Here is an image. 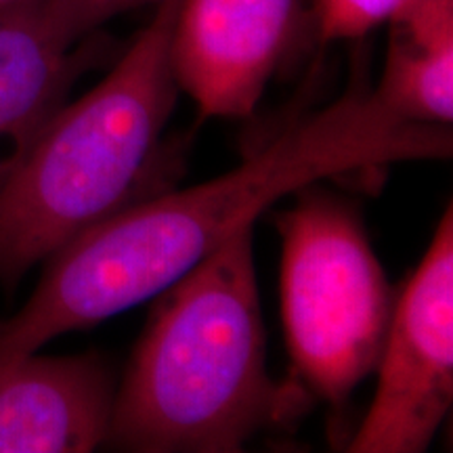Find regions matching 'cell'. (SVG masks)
<instances>
[{"label":"cell","instance_id":"12","mask_svg":"<svg viewBox=\"0 0 453 453\" xmlns=\"http://www.w3.org/2000/svg\"><path fill=\"white\" fill-rule=\"evenodd\" d=\"M11 3H15V0H0V9H4V7H7V4H11Z\"/></svg>","mask_w":453,"mask_h":453},{"label":"cell","instance_id":"7","mask_svg":"<svg viewBox=\"0 0 453 453\" xmlns=\"http://www.w3.org/2000/svg\"><path fill=\"white\" fill-rule=\"evenodd\" d=\"M105 19L93 0H15L0 9V139L30 143L64 105Z\"/></svg>","mask_w":453,"mask_h":453},{"label":"cell","instance_id":"6","mask_svg":"<svg viewBox=\"0 0 453 453\" xmlns=\"http://www.w3.org/2000/svg\"><path fill=\"white\" fill-rule=\"evenodd\" d=\"M298 26V0H180L170 36L179 90L203 116H252Z\"/></svg>","mask_w":453,"mask_h":453},{"label":"cell","instance_id":"10","mask_svg":"<svg viewBox=\"0 0 453 453\" xmlns=\"http://www.w3.org/2000/svg\"><path fill=\"white\" fill-rule=\"evenodd\" d=\"M411 0H315V26L324 42L359 41L388 24Z\"/></svg>","mask_w":453,"mask_h":453},{"label":"cell","instance_id":"8","mask_svg":"<svg viewBox=\"0 0 453 453\" xmlns=\"http://www.w3.org/2000/svg\"><path fill=\"white\" fill-rule=\"evenodd\" d=\"M116 387L97 355L30 353L0 365V453H87L107 443Z\"/></svg>","mask_w":453,"mask_h":453},{"label":"cell","instance_id":"3","mask_svg":"<svg viewBox=\"0 0 453 453\" xmlns=\"http://www.w3.org/2000/svg\"><path fill=\"white\" fill-rule=\"evenodd\" d=\"M180 0L154 17L111 72L61 105L0 180V283L13 288L90 226L143 200L179 84L170 36Z\"/></svg>","mask_w":453,"mask_h":453},{"label":"cell","instance_id":"2","mask_svg":"<svg viewBox=\"0 0 453 453\" xmlns=\"http://www.w3.org/2000/svg\"><path fill=\"white\" fill-rule=\"evenodd\" d=\"M120 387L107 443L143 453L242 451L303 410L307 390L267 370L252 229L162 292Z\"/></svg>","mask_w":453,"mask_h":453},{"label":"cell","instance_id":"4","mask_svg":"<svg viewBox=\"0 0 453 453\" xmlns=\"http://www.w3.org/2000/svg\"><path fill=\"white\" fill-rule=\"evenodd\" d=\"M300 194L275 219L283 330L307 395L342 405L376 370L395 300L355 206L313 185Z\"/></svg>","mask_w":453,"mask_h":453},{"label":"cell","instance_id":"5","mask_svg":"<svg viewBox=\"0 0 453 453\" xmlns=\"http://www.w3.org/2000/svg\"><path fill=\"white\" fill-rule=\"evenodd\" d=\"M376 370V395L347 451H426L453 399L451 206L396 298Z\"/></svg>","mask_w":453,"mask_h":453},{"label":"cell","instance_id":"13","mask_svg":"<svg viewBox=\"0 0 453 453\" xmlns=\"http://www.w3.org/2000/svg\"><path fill=\"white\" fill-rule=\"evenodd\" d=\"M0 179H3V170H0Z\"/></svg>","mask_w":453,"mask_h":453},{"label":"cell","instance_id":"9","mask_svg":"<svg viewBox=\"0 0 453 453\" xmlns=\"http://www.w3.org/2000/svg\"><path fill=\"white\" fill-rule=\"evenodd\" d=\"M378 97L410 122L453 120V0H411L388 21Z\"/></svg>","mask_w":453,"mask_h":453},{"label":"cell","instance_id":"1","mask_svg":"<svg viewBox=\"0 0 453 453\" xmlns=\"http://www.w3.org/2000/svg\"><path fill=\"white\" fill-rule=\"evenodd\" d=\"M451 150L449 127L396 116L357 78L223 177L147 197L67 242L24 307L0 321V365L162 294L281 197L321 179L443 160Z\"/></svg>","mask_w":453,"mask_h":453},{"label":"cell","instance_id":"11","mask_svg":"<svg viewBox=\"0 0 453 453\" xmlns=\"http://www.w3.org/2000/svg\"><path fill=\"white\" fill-rule=\"evenodd\" d=\"M157 0H95V4L101 9V13L105 15V19L110 21L113 17L127 13L141 7V4H156Z\"/></svg>","mask_w":453,"mask_h":453}]
</instances>
